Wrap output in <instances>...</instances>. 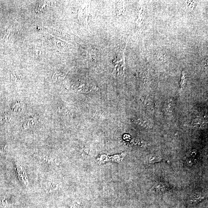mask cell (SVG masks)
Listing matches in <instances>:
<instances>
[{
  "instance_id": "cell-1",
  "label": "cell",
  "mask_w": 208,
  "mask_h": 208,
  "mask_svg": "<svg viewBox=\"0 0 208 208\" xmlns=\"http://www.w3.org/2000/svg\"><path fill=\"white\" fill-rule=\"evenodd\" d=\"M90 10V4L86 2L82 6L79 13V17L83 24L88 26V20Z\"/></svg>"
},
{
  "instance_id": "cell-2",
  "label": "cell",
  "mask_w": 208,
  "mask_h": 208,
  "mask_svg": "<svg viewBox=\"0 0 208 208\" xmlns=\"http://www.w3.org/2000/svg\"><path fill=\"white\" fill-rule=\"evenodd\" d=\"M139 8L137 11V18L136 21V24L138 27L141 25L145 16V8L142 6H139Z\"/></svg>"
},
{
  "instance_id": "cell-3",
  "label": "cell",
  "mask_w": 208,
  "mask_h": 208,
  "mask_svg": "<svg viewBox=\"0 0 208 208\" xmlns=\"http://www.w3.org/2000/svg\"><path fill=\"white\" fill-rule=\"evenodd\" d=\"M174 109V102L172 99H169L166 101L165 104V110L168 115L172 114Z\"/></svg>"
},
{
  "instance_id": "cell-4",
  "label": "cell",
  "mask_w": 208,
  "mask_h": 208,
  "mask_svg": "<svg viewBox=\"0 0 208 208\" xmlns=\"http://www.w3.org/2000/svg\"><path fill=\"white\" fill-rule=\"evenodd\" d=\"M136 122L139 126L145 128H150L153 126L151 122L148 119L145 118H139L137 119Z\"/></svg>"
},
{
  "instance_id": "cell-5",
  "label": "cell",
  "mask_w": 208,
  "mask_h": 208,
  "mask_svg": "<svg viewBox=\"0 0 208 208\" xmlns=\"http://www.w3.org/2000/svg\"><path fill=\"white\" fill-rule=\"evenodd\" d=\"M191 125L194 127H201L207 125L205 121L201 118H195L191 122Z\"/></svg>"
},
{
  "instance_id": "cell-6",
  "label": "cell",
  "mask_w": 208,
  "mask_h": 208,
  "mask_svg": "<svg viewBox=\"0 0 208 208\" xmlns=\"http://www.w3.org/2000/svg\"><path fill=\"white\" fill-rule=\"evenodd\" d=\"M187 80V77L186 73L185 71H182L181 82L180 84V89L181 90L184 89L186 84Z\"/></svg>"
},
{
  "instance_id": "cell-7",
  "label": "cell",
  "mask_w": 208,
  "mask_h": 208,
  "mask_svg": "<svg viewBox=\"0 0 208 208\" xmlns=\"http://www.w3.org/2000/svg\"><path fill=\"white\" fill-rule=\"evenodd\" d=\"M185 7L189 11H193L196 6V2L194 1H185Z\"/></svg>"
},
{
  "instance_id": "cell-8",
  "label": "cell",
  "mask_w": 208,
  "mask_h": 208,
  "mask_svg": "<svg viewBox=\"0 0 208 208\" xmlns=\"http://www.w3.org/2000/svg\"><path fill=\"white\" fill-rule=\"evenodd\" d=\"M9 119V116L4 115L3 117H1L0 118V122L1 123H3V122H8Z\"/></svg>"
}]
</instances>
